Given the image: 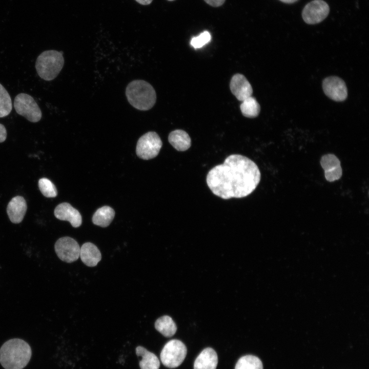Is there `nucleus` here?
<instances>
[{
    "label": "nucleus",
    "instance_id": "obj_1",
    "mask_svg": "<svg viewBox=\"0 0 369 369\" xmlns=\"http://www.w3.org/2000/svg\"><path fill=\"white\" fill-rule=\"evenodd\" d=\"M260 178V170L253 160L242 155L232 154L223 163L209 171L206 182L214 195L229 199L249 195L257 188Z\"/></svg>",
    "mask_w": 369,
    "mask_h": 369
},
{
    "label": "nucleus",
    "instance_id": "obj_2",
    "mask_svg": "<svg viewBox=\"0 0 369 369\" xmlns=\"http://www.w3.org/2000/svg\"><path fill=\"white\" fill-rule=\"evenodd\" d=\"M31 355L27 342L20 339H11L0 348V363L5 369H23L28 363Z\"/></svg>",
    "mask_w": 369,
    "mask_h": 369
},
{
    "label": "nucleus",
    "instance_id": "obj_3",
    "mask_svg": "<svg viewBox=\"0 0 369 369\" xmlns=\"http://www.w3.org/2000/svg\"><path fill=\"white\" fill-rule=\"evenodd\" d=\"M126 95L129 102L135 108L147 111L151 109L156 100L155 89L143 80H134L127 86Z\"/></svg>",
    "mask_w": 369,
    "mask_h": 369
},
{
    "label": "nucleus",
    "instance_id": "obj_4",
    "mask_svg": "<svg viewBox=\"0 0 369 369\" xmlns=\"http://www.w3.org/2000/svg\"><path fill=\"white\" fill-rule=\"evenodd\" d=\"M64 65L61 51L46 50L37 57L35 68L38 76L43 79L50 81L55 79Z\"/></svg>",
    "mask_w": 369,
    "mask_h": 369
},
{
    "label": "nucleus",
    "instance_id": "obj_5",
    "mask_svg": "<svg viewBox=\"0 0 369 369\" xmlns=\"http://www.w3.org/2000/svg\"><path fill=\"white\" fill-rule=\"evenodd\" d=\"M187 353V347L182 341L172 339L168 341L161 350L160 360L165 366L175 368L182 363Z\"/></svg>",
    "mask_w": 369,
    "mask_h": 369
},
{
    "label": "nucleus",
    "instance_id": "obj_6",
    "mask_svg": "<svg viewBox=\"0 0 369 369\" xmlns=\"http://www.w3.org/2000/svg\"><path fill=\"white\" fill-rule=\"evenodd\" d=\"M13 105L16 113L30 122H37L41 119V110L31 95L24 93L17 94Z\"/></svg>",
    "mask_w": 369,
    "mask_h": 369
},
{
    "label": "nucleus",
    "instance_id": "obj_7",
    "mask_svg": "<svg viewBox=\"0 0 369 369\" xmlns=\"http://www.w3.org/2000/svg\"><path fill=\"white\" fill-rule=\"evenodd\" d=\"M162 146V142L157 133L148 132L138 140L136 152L140 158L148 160L157 156Z\"/></svg>",
    "mask_w": 369,
    "mask_h": 369
},
{
    "label": "nucleus",
    "instance_id": "obj_8",
    "mask_svg": "<svg viewBox=\"0 0 369 369\" xmlns=\"http://www.w3.org/2000/svg\"><path fill=\"white\" fill-rule=\"evenodd\" d=\"M54 249L58 258L68 263L76 261L79 257L80 248L77 242L70 237L59 238Z\"/></svg>",
    "mask_w": 369,
    "mask_h": 369
},
{
    "label": "nucleus",
    "instance_id": "obj_9",
    "mask_svg": "<svg viewBox=\"0 0 369 369\" xmlns=\"http://www.w3.org/2000/svg\"><path fill=\"white\" fill-rule=\"evenodd\" d=\"M330 8L323 0H314L307 4L303 9L302 16L303 20L308 24L320 23L328 15Z\"/></svg>",
    "mask_w": 369,
    "mask_h": 369
},
{
    "label": "nucleus",
    "instance_id": "obj_10",
    "mask_svg": "<svg viewBox=\"0 0 369 369\" xmlns=\"http://www.w3.org/2000/svg\"><path fill=\"white\" fill-rule=\"evenodd\" d=\"M322 88L325 95L331 99L342 101L347 96V89L344 81L337 76L325 78L322 83Z\"/></svg>",
    "mask_w": 369,
    "mask_h": 369
},
{
    "label": "nucleus",
    "instance_id": "obj_11",
    "mask_svg": "<svg viewBox=\"0 0 369 369\" xmlns=\"http://www.w3.org/2000/svg\"><path fill=\"white\" fill-rule=\"evenodd\" d=\"M230 87L232 94L236 98L242 101L249 97L251 96L253 93L252 87L242 74L237 73L232 77Z\"/></svg>",
    "mask_w": 369,
    "mask_h": 369
},
{
    "label": "nucleus",
    "instance_id": "obj_12",
    "mask_svg": "<svg viewBox=\"0 0 369 369\" xmlns=\"http://www.w3.org/2000/svg\"><path fill=\"white\" fill-rule=\"evenodd\" d=\"M54 214L56 218L68 221L74 228L79 227L82 223L79 212L67 202H63L56 206Z\"/></svg>",
    "mask_w": 369,
    "mask_h": 369
},
{
    "label": "nucleus",
    "instance_id": "obj_13",
    "mask_svg": "<svg viewBox=\"0 0 369 369\" xmlns=\"http://www.w3.org/2000/svg\"><path fill=\"white\" fill-rule=\"evenodd\" d=\"M321 164L325 171V176L329 181L339 179L342 175V169L339 159L333 154L322 156Z\"/></svg>",
    "mask_w": 369,
    "mask_h": 369
},
{
    "label": "nucleus",
    "instance_id": "obj_14",
    "mask_svg": "<svg viewBox=\"0 0 369 369\" xmlns=\"http://www.w3.org/2000/svg\"><path fill=\"white\" fill-rule=\"evenodd\" d=\"M27 209V203L23 197L16 196L12 198L7 208V213L10 221L13 223L21 222Z\"/></svg>",
    "mask_w": 369,
    "mask_h": 369
},
{
    "label": "nucleus",
    "instance_id": "obj_15",
    "mask_svg": "<svg viewBox=\"0 0 369 369\" xmlns=\"http://www.w3.org/2000/svg\"><path fill=\"white\" fill-rule=\"evenodd\" d=\"M218 356L215 351L211 348H204L197 357L194 363V369H216Z\"/></svg>",
    "mask_w": 369,
    "mask_h": 369
},
{
    "label": "nucleus",
    "instance_id": "obj_16",
    "mask_svg": "<svg viewBox=\"0 0 369 369\" xmlns=\"http://www.w3.org/2000/svg\"><path fill=\"white\" fill-rule=\"evenodd\" d=\"M81 261L88 266H95L101 260V255L97 247L91 242H86L80 249Z\"/></svg>",
    "mask_w": 369,
    "mask_h": 369
},
{
    "label": "nucleus",
    "instance_id": "obj_17",
    "mask_svg": "<svg viewBox=\"0 0 369 369\" xmlns=\"http://www.w3.org/2000/svg\"><path fill=\"white\" fill-rule=\"evenodd\" d=\"M170 144L178 151H185L191 146V139L184 130L177 129L170 133L168 136Z\"/></svg>",
    "mask_w": 369,
    "mask_h": 369
},
{
    "label": "nucleus",
    "instance_id": "obj_18",
    "mask_svg": "<svg viewBox=\"0 0 369 369\" xmlns=\"http://www.w3.org/2000/svg\"><path fill=\"white\" fill-rule=\"evenodd\" d=\"M136 354L142 358L139 362L141 369H159L160 362L154 354L141 346L136 347Z\"/></svg>",
    "mask_w": 369,
    "mask_h": 369
},
{
    "label": "nucleus",
    "instance_id": "obj_19",
    "mask_svg": "<svg viewBox=\"0 0 369 369\" xmlns=\"http://www.w3.org/2000/svg\"><path fill=\"white\" fill-rule=\"evenodd\" d=\"M115 216L114 210L109 206H103L96 210L92 217L94 224L107 227L112 222Z\"/></svg>",
    "mask_w": 369,
    "mask_h": 369
},
{
    "label": "nucleus",
    "instance_id": "obj_20",
    "mask_svg": "<svg viewBox=\"0 0 369 369\" xmlns=\"http://www.w3.org/2000/svg\"><path fill=\"white\" fill-rule=\"evenodd\" d=\"M155 327L157 331L167 337L173 336L177 330L175 323L169 316L160 317L156 321Z\"/></svg>",
    "mask_w": 369,
    "mask_h": 369
},
{
    "label": "nucleus",
    "instance_id": "obj_21",
    "mask_svg": "<svg viewBox=\"0 0 369 369\" xmlns=\"http://www.w3.org/2000/svg\"><path fill=\"white\" fill-rule=\"evenodd\" d=\"M240 108L242 115L248 118L257 117L260 111V105L256 99L252 96L242 101Z\"/></svg>",
    "mask_w": 369,
    "mask_h": 369
},
{
    "label": "nucleus",
    "instance_id": "obj_22",
    "mask_svg": "<svg viewBox=\"0 0 369 369\" xmlns=\"http://www.w3.org/2000/svg\"><path fill=\"white\" fill-rule=\"evenodd\" d=\"M235 369H263V365L258 357L252 355H247L239 359L235 365Z\"/></svg>",
    "mask_w": 369,
    "mask_h": 369
},
{
    "label": "nucleus",
    "instance_id": "obj_23",
    "mask_svg": "<svg viewBox=\"0 0 369 369\" xmlns=\"http://www.w3.org/2000/svg\"><path fill=\"white\" fill-rule=\"evenodd\" d=\"M12 109L11 97L4 87L0 84V118L8 116Z\"/></svg>",
    "mask_w": 369,
    "mask_h": 369
},
{
    "label": "nucleus",
    "instance_id": "obj_24",
    "mask_svg": "<svg viewBox=\"0 0 369 369\" xmlns=\"http://www.w3.org/2000/svg\"><path fill=\"white\" fill-rule=\"evenodd\" d=\"M38 188L42 194L46 197H55L57 195L56 187L47 178H42L38 180Z\"/></svg>",
    "mask_w": 369,
    "mask_h": 369
},
{
    "label": "nucleus",
    "instance_id": "obj_25",
    "mask_svg": "<svg viewBox=\"0 0 369 369\" xmlns=\"http://www.w3.org/2000/svg\"><path fill=\"white\" fill-rule=\"evenodd\" d=\"M211 36L208 31H204L199 35L192 37L191 45L194 48H199L208 44L211 40Z\"/></svg>",
    "mask_w": 369,
    "mask_h": 369
},
{
    "label": "nucleus",
    "instance_id": "obj_26",
    "mask_svg": "<svg viewBox=\"0 0 369 369\" xmlns=\"http://www.w3.org/2000/svg\"><path fill=\"white\" fill-rule=\"evenodd\" d=\"M7 137V130L5 127L0 124V142L5 141Z\"/></svg>",
    "mask_w": 369,
    "mask_h": 369
},
{
    "label": "nucleus",
    "instance_id": "obj_27",
    "mask_svg": "<svg viewBox=\"0 0 369 369\" xmlns=\"http://www.w3.org/2000/svg\"><path fill=\"white\" fill-rule=\"evenodd\" d=\"M208 4L213 7H219L221 6L225 0H204Z\"/></svg>",
    "mask_w": 369,
    "mask_h": 369
},
{
    "label": "nucleus",
    "instance_id": "obj_28",
    "mask_svg": "<svg viewBox=\"0 0 369 369\" xmlns=\"http://www.w3.org/2000/svg\"><path fill=\"white\" fill-rule=\"evenodd\" d=\"M135 1L141 5H147L150 4L152 2L153 0H135Z\"/></svg>",
    "mask_w": 369,
    "mask_h": 369
},
{
    "label": "nucleus",
    "instance_id": "obj_29",
    "mask_svg": "<svg viewBox=\"0 0 369 369\" xmlns=\"http://www.w3.org/2000/svg\"><path fill=\"white\" fill-rule=\"evenodd\" d=\"M281 1L282 2H283L284 3L286 4H292L296 2H297L298 0H279Z\"/></svg>",
    "mask_w": 369,
    "mask_h": 369
},
{
    "label": "nucleus",
    "instance_id": "obj_30",
    "mask_svg": "<svg viewBox=\"0 0 369 369\" xmlns=\"http://www.w3.org/2000/svg\"><path fill=\"white\" fill-rule=\"evenodd\" d=\"M169 1H173V0H169Z\"/></svg>",
    "mask_w": 369,
    "mask_h": 369
}]
</instances>
